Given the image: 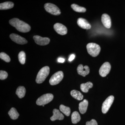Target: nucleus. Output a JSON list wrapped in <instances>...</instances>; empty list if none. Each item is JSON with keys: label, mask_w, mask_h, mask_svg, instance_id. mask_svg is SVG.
<instances>
[{"label": "nucleus", "mask_w": 125, "mask_h": 125, "mask_svg": "<svg viewBox=\"0 0 125 125\" xmlns=\"http://www.w3.org/2000/svg\"><path fill=\"white\" fill-rule=\"evenodd\" d=\"M9 23L21 32H28L31 30V27L29 25L17 18L11 19L9 21Z\"/></svg>", "instance_id": "f257e3e1"}, {"label": "nucleus", "mask_w": 125, "mask_h": 125, "mask_svg": "<svg viewBox=\"0 0 125 125\" xmlns=\"http://www.w3.org/2000/svg\"><path fill=\"white\" fill-rule=\"evenodd\" d=\"M50 71L49 67L48 66L42 67L39 72L36 79V82L37 83H42L48 76Z\"/></svg>", "instance_id": "f03ea898"}, {"label": "nucleus", "mask_w": 125, "mask_h": 125, "mask_svg": "<svg viewBox=\"0 0 125 125\" xmlns=\"http://www.w3.org/2000/svg\"><path fill=\"white\" fill-rule=\"evenodd\" d=\"M87 49L88 53L94 57L98 55L101 51L100 46L94 43H88L87 45Z\"/></svg>", "instance_id": "7ed1b4c3"}, {"label": "nucleus", "mask_w": 125, "mask_h": 125, "mask_svg": "<svg viewBox=\"0 0 125 125\" xmlns=\"http://www.w3.org/2000/svg\"><path fill=\"white\" fill-rule=\"evenodd\" d=\"M53 98L54 96L52 94H45L38 99L36 101V104L39 106L45 105L52 101Z\"/></svg>", "instance_id": "20e7f679"}, {"label": "nucleus", "mask_w": 125, "mask_h": 125, "mask_svg": "<svg viewBox=\"0 0 125 125\" xmlns=\"http://www.w3.org/2000/svg\"><path fill=\"white\" fill-rule=\"evenodd\" d=\"M44 8L46 11L54 15H58L61 13L60 9L54 4L46 3L44 5Z\"/></svg>", "instance_id": "39448f33"}, {"label": "nucleus", "mask_w": 125, "mask_h": 125, "mask_svg": "<svg viewBox=\"0 0 125 125\" xmlns=\"http://www.w3.org/2000/svg\"><path fill=\"white\" fill-rule=\"evenodd\" d=\"M64 77V74L62 71H59L54 74L49 80V83L51 85L58 84L62 80Z\"/></svg>", "instance_id": "423d86ee"}, {"label": "nucleus", "mask_w": 125, "mask_h": 125, "mask_svg": "<svg viewBox=\"0 0 125 125\" xmlns=\"http://www.w3.org/2000/svg\"><path fill=\"white\" fill-rule=\"evenodd\" d=\"M114 97L113 96H109L103 103L102 106V112L104 114H106L108 111L114 100Z\"/></svg>", "instance_id": "0eeeda50"}, {"label": "nucleus", "mask_w": 125, "mask_h": 125, "mask_svg": "<svg viewBox=\"0 0 125 125\" xmlns=\"http://www.w3.org/2000/svg\"><path fill=\"white\" fill-rule=\"evenodd\" d=\"M111 65L108 62H104L99 70V73L102 77H105L110 72Z\"/></svg>", "instance_id": "6e6552de"}, {"label": "nucleus", "mask_w": 125, "mask_h": 125, "mask_svg": "<svg viewBox=\"0 0 125 125\" xmlns=\"http://www.w3.org/2000/svg\"><path fill=\"white\" fill-rule=\"evenodd\" d=\"M10 37L12 41L18 44L24 45L28 43V42L25 38L18 34L14 33L11 34Z\"/></svg>", "instance_id": "1a4fd4ad"}, {"label": "nucleus", "mask_w": 125, "mask_h": 125, "mask_svg": "<svg viewBox=\"0 0 125 125\" xmlns=\"http://www.w3.org/2000/svg\"><path fill=\"white\" fill-rule=\"evenodd\" d=\"M54 28L55 31L60 35H65L67 33V28L62 24L60 23L55 24L54 26Z\"/></svg>", "instance_id": "9d476101"}, {"label": "nucleus", "mask_w": 125, "mask_h": 125, "mask_svg": "<svg viewBox=\"0 0 125 125\" xmlns=\"http://www.w3.org/2000/svg\"><path fill=\"white\" fill-rule=\"evenodd\" d=\"M33 38L37 44L41 46L48 45L50 42V39L48 38L42 37L39 36H34Z\"/></svg>", "instance_id": "9b49d317"}, {"label": "nucleus", "mask_w": 125, "mask_h": 125, "mask_svg": "<svg viewBox=\"0 0 125 125\" xmlns=\"http://www.w3.org/2000/svg\"><path fill=\"white\" fill-rule=\"evenodd\" d=\"M77 70L79 74L84 77L88 74L90 72V69L89 66L87 65L83 66L82 64H80L78 66Z\"/></svg>", "instance_id": "f8f14e48"}, {"label": "nucleus", "mask_w": 125, "mask_h": 125, "mask_svg": "<svg viewBox=\"0 0 125 125\" xmlns=\"http://www.w3.org/2000/svg\"><path fill=\"white\" fill-rule=\"evenodd\" d=\"M77 23L80 27L84 29H89L91 28V25L85 19L79 18L77 20Z\"/></svg>", "instance_id": "ddd939ff"}, {"label": "nucleus", "mask_w": 125, "mask_h": 125, "mask_svg": "<svg viewBox=\"0 0 125 125\" xmlns=\"http://www.w3.org/2000/svg\"><path fill=\"white\" fill-rule=\"evenodd\" d=\"M102 22L104 27L108 29L110 28L111 26V18L106 14H103L102 16Z\"/></svg>", "instance_id": "4468645a"}, {"label": "nucleus", "mask_w": 125, "mask_h": 125, "mask_svg": "<svg viewBox=\"0 0 125 125\" xmlns=\"http://www.w3.org/2000/svg\"><path fill=\"white\" fill-rule=\"evenodd\" d=\"M53 115L51 117V120L52 121H55L56 120H62L64 119V115L58 109H54L53 111Z\"/></svg>", "instance_id": "2eb2a0df"}, {"label": "nucleus", "mask_w": 125, "mask_h": 125, "mask_svg": "<svg viewBox=\"0 0 125 125\" xmlns=\"http://www.w3.org/2000/svg\"><path fill=\"white\" fill-rule=\"evenodd\" d=\"M88 105V102L86 99H84L79 104V110L81 114H84L87 111Z\"/></svg>", "instance_id": "dca6fc26"}, {"label": "nucleus", "mask_w": 125, "mask_h": 125, "mask_svg": "<svg viewBox=\"0 0 125 125\" xmlns=\"http://www.w3.org/2000/svg\"><path fill=\"white\" fill-rule=\"evenodd\" d=\"M93 87V84L90 82H87L85 83H82L80 85V89L84 93H87L89 89Z\"/></svg>", "instance_id": "f3484780"}, {"label": "nucleus", "mask_w": 125, "mask_h": 125, "mask_svg": "<svg viewBox=\"0 0 125 125\" xmlns=\"http://www.w3.org/2000/svg\"><path fill=\"white\" fill-rule=\"evenodd\" d=\"M14 4L10 1H7L0 4V10H6L13 8Z\"/></svg>", "instance_id": "a211bd4d"}, {"label": "nucleus", "mask_w": 125, "mask_h": 125, "mask_svg": "<svg viewBox=\"0 0 125 125\" xmlns=\"http://www.w3.org/2000/svg\"><path fill=\"white\" fill-rule=\"evenodd\" d=\"M26 93V89L23 86H20L16 90V94L19 98H22L24 97Z\"/></svg>", "instance_id": "6ab92c4d"}, {"label": "nucleus", "mask_w": 125, "mask_h": 125, "mask_svg": "<svg viewBox=\"0 0 125 125\" xmlns=\"http://www.w3.org/2000/svg\"><path fill=\"white\" fill-rule=\"evenodd\" d=\"M8 114L10 118L13 120H16L19 116V114L17 112V110L14 107L11 108L9 111Z\"/></svg>", "instance_id": "aec40b11"}, {"label": "nucleus", "mask_w": 125, "mask_h": 125, "mask_svg": "<svg viewBox=\"0 0 125 125\" xmlns=\"http://www.w3.org/2000/svg\"><path fill=\"white\" fill-rule=\"evenodd\" d=\"M71 94L73 97L79 101L82 100L83 97V94L76 90H72L71 92Z\"/></svg>", "instance_id": "412c9836"}, {"label": "nucleus", "mask_w": 125, "mask_h": 125, "mask_svg": "<svg viewBox=\"0 0 125 125\" xmlns=\"http://www.w3.org/2000/svg\"><path fill=\"white\" fill-rule=\"evenodd\" d=\"M72 122L73 124H76L80 121V115L78 112L75 111L72 113L71 116Z\"/></svg>", "instance_id": "4be33fe9"}, {"label": "nucleus", "mask_w": 125, "mask_h": 125, "mask_svg": "<svg viewBox=\"0 0 125 125\" xmlns=\"http://www.w3.org/2000/svg\"><path fill=\"white\" fill-rule=\"evenodd\" d=\"M71 7L75 11L79 13H84L86 10V9L84 7H81L76 4H72L71 5Z\"/></svg>", "instance_id": "5701e85b"}, {"label": "nucleus", "mask_w": 125, "mask_h": 125, "mask_svg": "<svg viewBox=\"0 0 125 125\" xmlns=\"http://www.w3.org/2000/svg\"><path fill=\"white\" fill-rule=\"evenodd\" d=\"M60 110L67 116H69L70 114L71 109L69 107L64 105H61L60 106Z\"/></svg>", "instance_id": "b1692460"}, {"label": "nucleus", "mask_w": 125, "mask_h": 125, "mask_svg": "<svg viewBox=\"0 0 125 125\" xmlns=\"http://www.w3.org/2000/svg\"><path fill=\"white\" fill-rule=\"evenodd\" d=\"M18 58L19 61L22 64H24L25 62L26 55L25 53L23 51H21L19 53L18 55Z\"/></svg>", "instance_id": "393cba45"}, {"label": "nucleus", "mask_w": 125, "mask_h": 125, "mask_svg": "<svg viewBox=\"0 0 125 125\" xmlns=\"http://www.w3.org/2000/svg\"><path fill=\"white\" fill-rule=\"evenodd\" d=\"M0 58L6 62H9L10 61V57L5 52H1L0 54Z\"/></svg>", "instance_id": "a878e982"}, {"label": "nucleus", "mask_w": 125, "mask_h": 125, "mask_svg": "<svg viewBox=\"0 0 125 125\" xmlns=\"http://www.w3.org/2000/svg\"><path fill=\"white\" fill-rule=\"evenodd\" d=\"M8 73L7 72L4 71H0V79L1 80H5L7 78Z\"/></svg>", "instance_id": "bb28decb"}, {"label": "nucleus", "mask_w": 125, "mask_h": 125, "mask_svg": "<svg viewBox=\"0 0 125 125\" xmlns=\"http://www.w3.org/2000/svg\"><path fill=\"white\" fill-rule=\"evenodd\" d=\"M86 125H98V124L95 120L92 119L90 121L87 122Z\"/></svg>", "instance_id": "cd10ccee"}, {"label": "nucleus", "mask_w": 125, "mask_h": 125, "mask_svg": "<svg viewBox=\"0 0 125 125\" xmlns=\"http://www.w3.org/2000/svg\"><path fill=\"white\" fill-rule=\"evenodd\" d=\"M75 57V56L74 54H72L70 56L69 58V61L71 62L74 59Z\"/></svg>", "instance_id": "c85d7f7f"}, {"label": "nucleus", "mask_w": 125, "mask_h": 125, "mask_svg": "<svg viewBox=\"0 0 125 125\" xmlns=\"http://www.w3.org/2000/svg\"><path fill=\"white\" fill-rule=\"evenodd\" d=\"M57 61L59 62L63 63V62H65V59H64V58L60 57V58H58V60H57Z\"/></svg>", "instance_id": "c756f323"}, {"label": "nucleus", "mask_w": 125, "mask_h": 125, "mask_svg": "<svg viewBox=\"0 0 125 125\" xmlns=\"http://www.w3.org/2000/svg\"><path fill=\"white\" fill-rule=\"evenodd\" d=\"M43 106H45V105H43Z\"/></svg>", "instance_id": "7c9ffc66"}]
</instances>
